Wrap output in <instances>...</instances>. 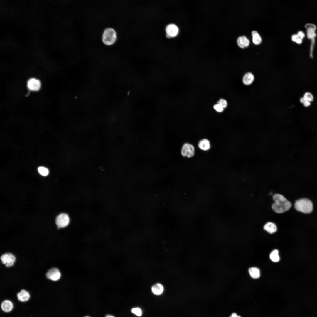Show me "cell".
Returning <instances> with one entry per match:
<instances>
[{
    "mask_svg": "<svg viewBox=\"0 0 317 317\" xmlns=\"http://www.w3.org/2000/svg\"><path fill=\"white\" fill-rule=\"evenodd\" d=\"M274 202L272 208L273 210L278 213H281L288 210L291 206V204L284 196L276 194L273 196Z\"/></svg>",
    "mask_w": 317,
    "mask_h": 317,
    "instance_id": "6da1fadb",
    "label": "cell"
},
{
    "mask_svg": "<svg viewBox=\"0 0 317 317\" xmlns=\"http://www.w3.org/2000/svg\"><path fill=\"white\" fill-rule=\"evenodd\" d=\"M294 207L297 211L305 213H310L313 210V205L311 201L307 198H302L296 200Z\"/></svg>",
    "mask_w": 317,
    "mask_h": 317,
    "instance_id": "7a4b0ae2",
    "label": "cell"
},
{
    "mask_svg": "<svg viewBox=\"0 0 317 317\" xmlns=\"http://www.w3.org/2000/svg\"><path fill=\"white\" fill-rule=\"evenodd\" d=\"M117 38L116 32L112 28L108 27L105 28L102 33V40L104 44L106 45H113L116 41Z\"/></svg>",
    "mask_w": 317,
    "mask_h": 317,
    "instance_id": "3957f363",
    "label": "cell"
},
{
    "mask_svg": "<svg viewBox=\"0 0 317 317\" xmlns=\"http://www.w3.org/2000/svg\"><path fill=\"white\" fill-rule=\"evenodd\" d=\"M305 27L306 28L307 38L311 40L310 56L312 58L313 50L315 45V38L316 36L315 31L316 27L315 24L309 23L306 24Z\"/></svg>",
    "mask_w": 317,
    "mask_h": 317,
    "instance_id": "277c9868",
    "label": "cell"
},
{
    "mask_svg": "<svg viewBox=\"0 0 317 317\" xmlns=\"http://www.w3.org/2000/svg\"><path fill=\"white\" fill-rule=\"evenodd\" d=\"M55 222L58 228H64L69 225L70 219L67 214L61 213L56 217Z\"/></svg>",
    "mask_w": 317,
    "mask_h": 317,
    "instance_id": "5b68a950",
    "label": "cell"
},
{
    "mask_svg": "<svg viewBox=\"0 0 317 317\" xmlns=\"http://www.w3.org/2000/svg\"><path fill=\"white\" fill-rule=\"evenodd\" d=\"M181 152L183 156L188 158L191 157L194 155V147L190 144L185 143L182 147Z\"/></svg>",
    "mask_w": 317,
    "mask_h": 317,
    "instance_id": "8992f818",
    "label": "cell"
},
{
    "mask_svg": "<svg viewBox=\"0 0 317 317\" xmlns=\"http://www.w3.org/2000/svg\"><path fill=\"white\" fill-rule=\"evenodd\" d=\"M2 263L7 267L12 266L15 261L16 258L12 254L6 253L2 255L1 257Z\"/></svg>",
    "mask_w": 317,
    "mask_h": 317,
    "instance_id": "52a82bcc",
    "label": "cell"
},
{
    "mask_svg": "<svg viewBox=\"0 0 317 317\" xmlns=\"http://www.w3.org/2000/svg\"><path fill=\"white\" fill-rule=\"evenodd\" d=\"M166 36L168 38L176 36L179 33V28L175 24L173 23L169 24L166 28Z\"/></svg>",
    "mask_w": 317,
    "mask_h": 317,
    "instance_id": "ba28073f",
    "label": "cell"
},
{
    "mask_svg": "<svg viewBox=\"0 0 317 317\" xmlns=\"http://www.w3.org/2000/svg\"><path fill=\"white\" fill-rule=\"evenodd\" d=\"M61 274L59 270L57 268H53L49 269L46 274L47 278L53 281L58 280Z\"/></svg>",
    "mask_w": 317,
    "mask_h": 317,
    "instance_id": "9c48e42d",
    "label": "cell"
},
{
    "mask_svg": "<svg viewBox=\"0 0 317 317\" xmlns=\"http://www.w3.org/2000/svg\"><path fill=\"white\" fill-rule=\"evenodd\" d=\"M27 85L30 90L37 91L40 88L41 83L39 80L34 78H31L29 79L28 81Z\"/></svg>",
    "mask_w": 317,
    "mask_h": 317,
    "instance_id": "30bf717a",
    "label": "cell"
},
{
    "mask_svg": "<svg viewBox=\"0 0 317 317\" xmlns=\"http://www.w3.org/2000/svg\"><path fill=\"white\" fill-rule=\"evenodd\" d=\"M254 77L253 74L250 72L246 73L242 78L243 83L246 85H251L254 82Z\"/></svg>",
    "mask_w": 317,
    "mask_h": 317,
    "instance_id": "8fae6325",
    "label": "cell"
},
{
    "mask_svg": "<svg viewBox=\"0 0 317 317\" xmlns=\"http://www.w3.org/2000/svg\"><path fill=\"white\" fill-rule=\"evenodd\" d=\"M238 45L242 48H244L249 45V39L244 36L239 37L237 40Z\"/></svg>",
    "mask_w": 317,
    "mask_h": 317,
    "instance_id": "7c38bea8",
    "label": "cell"
},
{
    "mask_svg": "<svg viewBox=\"0 0 317 317\" xmlns=\"http://www.w3.org/2000/svg\"><path fill=\"white\" fill-rule=\"evenodd\" d=\"M18 299L21 302L27 301L29 299L30 295L28 292L24 289L21 290L17 294Z\"/></svg>",
    "mask_w": 317,
    "mask_h": 317,
    "instance_id": "4fadbf2b",
    "label": "cell"
},
{
    "mask_svg": "<svg viewBox=\"0 0 317 317\" xmlns=\"http://www.w3.org/2000/svg\"><path fill=\"white\" fill-rule=\"evenodd\" d=\"M264 229L270 234L275 232L277 230V227L275 224L271 222L266 223L264 226Z\"/></svg>",
    "mask_w": 317,
    "mask_h": 317,
    "instance_id": "5bb4252c",
    "label": "cell"
},
{
    "mask_svg": "<svg viewBox=\"0 0 317 317\" xmlns=\"http://www.w3.org/2000/svg\"><path fill=\"white\" fill-rule=\"evenodd\" d=\"M1 307L4 312H8L11 311L13 308V304L11 301L8 300L4 301L1 303Z\"/></svg>",
    "mask_w": 317,
    "mask_h": 317,
    "instance_id": "9a60e30c",
    "label": "cell"
},
{
    "mask_svg": "<svg viewBox=\"0 0 317 317\" xmlns=\"http://www.w3.org/2000/svg\"><path fill=\"white\" fill-rule=\"evenodd\" d=\"M198 146L202 150L206 151L209 150L210 148V143L208 139H204L199 142Z\"/></svg>",
    "mask_w": 317,
    "mask_h": 317,
    "instance_id": "2e32d148",
    "label": "cell"
},
{
    "mask_svg": "<svg viewBox=\"0 0 317 317\" xmlns=\"http://www.w3.org/2000/svg\"><path fill=\"white\" fill-rule=\"evenodd\" d=\"M151 291L152 293L156 295L161 294L164 291V288L161 284L157 283L154 284L152 287Z\"/></svg>",
    "mask_w": 317,
    "mask_h": 317,
    "instance_id": "e0dca14e",
    "label": "cell"
},
{
    "mask_svg": "<svg viewBox=\"0 0 317 317\" xmlns=\"http://www.w3.org/2000/svg\"><path fill=\"white\" fill-rule=\"evenodd\" d=\"M249 272L251 276L253 279H257L260 277V270L257 268L251 267L249 269Z\"/></svg>",
    "mask_w": 317,
    "mask_h": 317,
    "instance_id": "ac0fdd59",
    "label": "cell"
},
{
    "mask_svg": "<svg viewBox=\"0 0 317 317\" xmlns=\"http://www.w3.org/2000/svg\"><path fill=\"white\" fill-rule=\"evenodd\" d=\"M252 41L256 45L260 44L262 41L261 37L257 32L256 31H253L252 32Z\"/></svg>",
    "mask_w": 317,
    "mask_h": 317,
    "instance_id": "d6986e66",
    "label": "cell"
},
{
    "mask_svg": "<svg viewBox=\"0 0 317 317\" xmlns=\"http://www.w3.org/2000/svg\"><path fill=\"white\" fill-rule=\"evenodd\" d=\"M270 258L272 261L274 262H277L279 261L280 258L277 250H273L270 253Z\"/></svg>",
    "mask_w": 317,
    "mask_h": 317,
    "instance_id": "ffe728a7",
    "label": "cell"
},
{
    "mask_svg": "<svg viewBox=\"0 0 317 317\" xmlns=\"http://www.w3.org/2000/svg\"><path fill=\"white\" fill-rule=\"evenodd\" d=\"M38 171L41 175L44 176H47L49 173L48 170L47 168L44 167H39L38 168Z\"/></svg>",
    "mask_w": 317,
    "mask_h": 317,
    "instance_id": "44dd1931",
    "label": "cell"
},
{
    "mask_svg": "<svg viewBox=\"0 0 317 317\" xmlns=\"http://www.w3.org/2000/svg\"><path fill=\"white\" fill-rule=\"evenodd\" d=\"M303 97L306 100L310 102L313 101L314 97L312 94L309 92H306L304 95Z\"/></svg>",
    "mask_w": 317,
    "mask_h": 317,
    "instance_id": "7402d4cb",
    "label": "cell"
},
{
    "mask_svg": "<svg viewBox=\"0 0 317 317\" xmlns=\"http://www.w3.org/2000/svg\"><path fill=\"white\" fill-rule=\"evenodd\" d=\"M291 37L292 40L298 44H300L302 43V39L297 34L293 35Z\"/></svg>",
    "mask_w": 317,
    "mask_h": 317,
    "instance_id": "603a6c76",
    "label": "cell"
},
{
    "mask_svg": "<svg viewBox=\"0 0 317 317\" xmlns=\"http://www.w3.org/2000/svg\"><path fill=\"white\" fill-rule=\"evenodd\" d=\"M132 312L135 315L140 316L142 315V312L141 309L139 308H135L131 309Z\"/></svg>",
    "mask_w": 317,
    "mask_h": 317,
    "instance_id": "cb8c5ba5",
    "label": "cell"
},
{
    "mask_svg": "<svg viewBox=\"0 0 317 317\" xmlns=\"http://www.w3.org/2000/svg\"><path fill=\"white\" fill-rule=\"evenodd\" d=\"M218 104H220L223 108H226L227 105V101L223 99H221L218 101Z\"/></svg>",
    "mask_w": 317,
    "mask_h": 317,
    "instance_id": "d4e9b609",
    "label": "cell"
},
{
    "mask_svg": "<svg viewBox=\"0 0 317 317\" xmlns=\"http://www.w3.org/2000/svg\"><path fill=\"white\" fill-rule=\"evenodd\" d=\"M213 108L216 111L218 112H221L223 110L224 108L218 104L214 105Z\"/></svg>",
    "mask_w": 317,
    "mask_h": 317,
    "instance_id": "484cf974",
    "label": "cell"
},
{
    "mask_svg": "<svg viewBox=\"0 0 317 317\" xmlns=\"http://www.w3.org/2000/svg\"><path fill=\"white\" fill-rule=\"evenodd\" d=\"M297 34L302 39L305 36V34L303 32L301 31H299Z\"/></svg>",
    "mask_w": 317,
    "mask_h": 317,
    "instance_id": "4316f807",
    "label": "cell"
},
{
    "mask_svg": "<svg viewBox=\"0 0 317 317\" xmlns=\"http://www.w3.org/2000/svg\"><path fill=\"white\" fill-rule=\"evenodd\" d=\"M304 106L306 107L309 106L311 105L310 102L307 100H305L303 103Z\"/></svg>",
    "mask_w": 317,
    "mask_h": 317,
    "instance_id": "83f0119b",
    "label": "cell"
},
{
    "mask_svg": "<svg viewBox=\"0 0 317 317\" xmlns=\"http://www.w3.org/2000/svg\"><path fill=\"white\" fill-rule=\"evenodd\" d=\"M229 317H241L240 316L238 315L236 313H233Z\"/></svg>",
    "mask_w": 317,
    "mask_h": 317,
    "instance_id": "f1b7e54d",
    "label": "cell"
},
{
    "mask_svg": "<svg viewBox=\"0 0 317 317\" xmlns=\"http://www.w3.org/2000/svg\"><path fill=\"white\" fill-rule=\"evenodd\" d=\"M306 100L303 97H301L300 99V102L303 104L305 101Z\"/></svg>",
    "mask_w": 317,
    "mask_h": 317,
    "instance_id": "f546056e",
    "label": "cell"
},
{
    "mask_svg": "<svg viewBox=\"0 0 317 317\" xmlns=\"http://www.w3.org/2000/svg\"><path fill=\"white\" fill-rule=\"evenodd\" d=\"M106 317H115L113 316L108 315H107L106 316Z\"/></svg>",
    "mask_w": 317,
    "mask_h": 317,
    "instance_id": "4dcf8cb0",
    "label": "cell"
},
{
    "mask_svg": "<svg viewBox=\"0 0 317 317\" xmlns=\"http://www.w3.org/2000/svg\"></svg>",
    "mask_w": 317,
    "mask_h": 317,
    "instance_id": "1f68e13d",
    "label": "cell"
}]
</instances>
